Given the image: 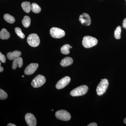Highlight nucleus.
Returning a JSON list of instances; mask_svg holds the SVG:
<instances>
[{"label":"nucleus","mask_w":126,"mask_h":126,"mask_svg":"<svg viewBox=\"0 0 126 126\" xmlns=\"http://www.w3.org/2000/svg\"><path fill=\"white\" fill-rule=\"evenodd\" d=\"M98 40L94 37L89 36H86L83 39L82 44L86 48H90L96 45Z\"/></svg>","instance_id":"obj_1"},{"label":"nucleus","mask_w":126,"mask_h":126,"mask_svg":"<svg viewBox=\"0 0 126 126\" xmlns=\"http://www.w3.org/2000/svg\"><path fill=\"white\" fill-rule=\"evenodd\" d=\"M88 90V87L86 85H82L74 89L70 93L71 96L73 97L79 96L86 94Z\"/></svg>","instance_id":"obj_2"},{"label":"nucleus","mask_w":126,"mask_h":126,"mask_svg":"<svg viewBox=\"0 0 126 126\" xmlns=\"http://www.w3.org/2000/svg\"><path fill=\"white\" fill-rule=\"evenodd\" d=\"M101 80V81L98 85L96 89L97 94L98 96H101L106 92L109 84L107 79H104Z\"/></svg>","instance_id":"obj_3"},{"label":"nucleus","mask_w":126,"mask_h":126,"mask_svg":"<svg viewBox=\"0 0 126 126\" xmlns=\"http://www.w3.org/2000/svg\"><path fill=\"white\" fill-rule=\"evenodd\" d=\"M46 82V79L45 77L41 75H38L32 80L31 85L33 87L39 88L44 85Z\"/></svg>","instance_id":"obj_4"},{"label":"nucleus","mask_w":126,"mask_h":126,"mask_svg":"<svg viewBox=\"0 0 126 126\" xmlns=\"http://www.w3.org/2000/svg\"><path fill=\"white\" fill-rule=\"evenodd\" d=\"M27 42L31 46L36 47L39 45L40 39L37 34H31L27 37Z\"/></svg>","instance_id":"obj_5"},{"label":"nucleus","mask_w":126,"mask_h":126,"mask_svg":"<svg viewBox=\"0 0 126 126\" xmlns=\"http://www.w3.org/2000/svg\"><path fill=\"white\" fill-rule=\"evenodd\" d=\"M55 115L57 119L61 121H68L71 119L70 113L66 110H59L55 113Z\"/></svg>","instance_id":"obj_6"},{"label":"nucleus","mask_w":126,"mask_h":126,"mask_svg":"<svg viewBox=\"0 0 126 126\" xmlns=\"http://www.w3.org/2000/svg\"><path fill=\"white\" fill-rule=\"evenodd\" d=\"M50 33L53 38L59 39L65 36V32L63 30L57 27H52L50 30Z\"/></svg>","instance_id":"obj_7"},{"label":"nucleus","mask_w":126,"mask_h":126,"mask_svg":"<svg viewBox=\"0 0 126 126\" xmlns=\"http://www.w3.org/2000/svg\"><path fill=\"white\" fill-rule=\"evenodd\" d=\"M70 77H64L56 83V88L58 89L63 88L69 84L70 82Z\"/></svg>","instance_id":"obj_8"},{"label":"nucleus","mask_w":126,"mask_h":126,"mask_svg":"<svg viewBox=\"0 0 126 126\" xmlns=\"http://www.w3.org/2000/svg\"><path fill=\"white\" fill-rule=\"evenodd\" d=\"M25 119L29 126H36L37 121L35 117L31 113H27L25 116Z\"/></svg>","instance_id":"obj_9"},{"label":"nucleus","mask_w":126,"mask_h":126,"mask_svg":"<svg viewBox=\"0 0 126 126\" xmlns=\"http://www.w3.org/2000/svg\"><path fill=\"white\" fill-rule=\"evenodd\" d=\"M79 21L83 25L88 26L91 23V18L87 14L83 13L81 15L79 18Z\"/></svg>","instance_id":"obj_10"},{"label":"nucleus","mask_w":126,"mask_h":126,"mask_svg":"<svg viewBox=\"0 0 126 126\" xmlns=\"http://www.w3.org/2000/svg\"><path fill=\"white\" fill-rule=\"evenodd\" d=\"M39 65L37 63H32L28 65L25 69V74L30 75L33 74L38 67Z\"/></svg>","instance_id":"obj_11"},{"label":"nucleus","mask_w":126,"mask_h":126,"mask_svg":"<svg viewBox=\"0 0 126 126\" xmlns=\"http://www.w3.org/2000/svg\"><path fill=\"white\" fill-rule=\"evenodd\" d=\"M23 59L20 56L14 60L12 63V69H15L17 66H18L19 68H21L23 66Z\"/></svg>","instance_id":"obj_12"},{"label":"nucleus","mask_w":126,"mask_h":126,"mask_svg":"<svg viewBox=\"0 0 126 126\" xmlns=\"http://www.w3.org/2000/svg\"><path fill=\"white\" fill-rule=\"evenodd\" d=\"M21 53L18 50H15L13 52H10L7 53V58L10 60H14L15 59L20 57L21 55Z\"/></svg>","instance_id":"obj_13"},{"label":"nucleus","mask_w":126,"mask_h":126,"mask_svg":"<svg viewBox=\"0 0 126 126\" xmlns=\"http://www.w3.org/2000/svg\"><path fill=\"white\" fill-rule=\"evenodd\" d=\"M73 62V60L72 58L69 57H66L61 60L60 64L63 67H67L72 65Z\"/></svg>","instance_id":"obj_14"},{"label":"nucleus","mask_w":126,"mask_h":126,"mask_svg":"<svg viewBox=\"0 0 126 126\" xmlns=\"http://www.w3.org/2000/svg\"><path fill=\"white\" fill-rule=\"evenodd\" d=\"M21 7L23 10L27 13H29L31 10V4L29 1H25L21 4Z\"/></svg>","instance_id":"obj_15"},{"label":"nucleus","mask_w":126,"mask_h":126,"mask_svg":"<svg viewBox=\"0 0 126 126\" xmlns=\"http://www.w3.org/2000/svg\"><path fill=\"white\" fill-rule=\"evenodd\" d=\"M10 34L8 31L5 29H3L0 32V38L2 40H6L9 38Z\"/></svg>","instance_id":"obj_16"},{"label":"nucleus","mask_w":126,"mask_h":126,"mask_svg":"<svg viewBox=\"0 0 126 126\" xmlns=\"http://www.w3.org/2000/svg\"><path fill=\"white\" fill-rule=\"evenodd\" d=\"M4 18L6 21L10 24H13L15 21V19L14 16L9 14H6L4 15Z\"/></svg>","instance_id":"obj_17"},{"label":"nucleus","mask_w":126,"mask_h":126,"mask_svg":"<svg viewBox=\"0 0 126 126\" xmlns=\"http://www.w3.org/2000/svg\"><path fill=\"white\" fill-rule=\"evenodd\" d=\"M22 23L25 27L27 28L29 27L31 24V19L29 16H25L22 20Z\"/></svg>","instance_id":"obj_18"},{"label":"nucleus","mask_w":126,"mask_h":126,"mask_svg":"<svg viewBox=\"0 0 126 126\" xmlns=\"http://www.w3.org/2000/svg\"><path fill=\"white\" fill-rule=\"evenodd\" d=\"M31 10L35 14H38L41 11V8L36 3H33L31 4Z\"/></svg>","instance_id":"obj_19"},{"label":"nucleus","mask_w":126,"mask_h":126,"mask_svg":"<svg viewBox=\"0 0 126 126\" xmlns=\"http://www.w3.org/2000/svg\"><path fill=\"white\" fill-rule=\"evenodd\" d=\"M70 48V46L69 45L66 44L63 46L61 47V51L63 54L67 55L70 53L69 49Z\"/></svg>","instance_id":"obj_20"},{"label":"nucleus","mask_w":126,"mask_h":126,"mask_svg":"<svg viewBox=\"0 0 126 126\" xmlns=\"http://www.w3.org/2000/svg\"><path fill=\"white\" fill-rule=\"evenodd\" d=\"M121 28L120 26H118L115 30L114 32V36L117 39H119L121 38Z\"/></svg>","instance_id":"obj_21"},{"label":"nucleus","mask_w":126,"mask_h":126,"mask_svg":"<svg viewBox=\"0 0 126 126\" xmlns=\"http://www.w3.org/2000/svg\"><path fill=\"white\" fill-rule=\"evenodd\" d=\"M15 31L18 36L21 39H24L25 37L24 34L22 32L21 29L19 27H16L15 29Z\"/></svg>","instance_id":"obj_22"},{"label":"nucleus","mask_w":126,"mask_h":126,"mask_svg":"<svg viewBox=\"0 0 126 126\" xmlns=\"http://www.w3.org/2000/svg\"><path fill=\"white\" fill-rule=\"evenodd\" d=\"M7 97V94L4 90L0 89V99L1 100H4L6 99Z\"/></svg>","instance_id":"obj_23"},{"label":"nucleus","mask_w":126,"mask_h":126,"mask_svg":"<svg viewBox=\"0 0 126 126\" xmlns=\"http://www.w3.org/2000/svg\"><path fill=\"white\" fill-rule=\"evenodd\" d=\"M0 60L2 63H4L6 61V58L4 55L2 54L1 52H0Z\"/></svg>","instance_id":"obj_24"},{"label":"nucleus","mask_w":126,"mask_h":126,"mask_svg":"<svg viewBox=\"0 0 126 126\" xmlns=\"http://www.w3.org/2000/svg\"><path fill=\"white\" fill-rule=\"evenodd\" d=\"M123 27L126 29V18H125L123 20Z\"/></svg>","instance_id":"obj_25"},{"label":"nucleus","mask_w":126,"mask_h":126,"mask_svg":"<svg viewBox=\"0 0 126 126\" xmlns=\"http://www.w3.org/2000/svg\"><path fill=\"white\" fill-rule=\"evenodd\" d=\"M97 125L96 123H90V124H88V126H97Z\"/></svg>","instance_id":"obj_26"},{"label":"nucleus","mask_w":126,"mask_h":126,"mask_svg":"<svg viewBox=\"0 0 126 126\" xmlns=\"http://www.w3.org/2000/svg\"><path fill=\"white\" fill-rule=\"evenodd\" d=\"M1 63H0V72H2L4 70V68L1 66Z\"/></svg>","instance_id":"obj_27"},{"label":"nucleus","mask_w":126,"mask_h":126,"mask_svg":"<svg viewBox=\"0 0 126 126\" xmlns=\"http://www.w3.org/2000/svg\"><path fill=\"white\" fill-rule=\"evenodd\" d=\"M7 126H16L15 124H12V123H9L8 125H7Z\"/></svg>","instance_id":"obj_28"},{"label":"nucleus","mask_w":126,"mask_h":126,"mask_svg":"<svg viewBox=\"0 0 126 126\" xmlns=\"http://www.w3.org/2000/svg\"><path fill=\"white\" fill-rule=\"evenodd\" d=\"M124 123H125V124H126V118H125V119H124Z\"/></svg>","instance_id":"obj_29"},{"label":"nucleus","mask_w":126,"mask_h":126,"mask_svg":"<svg viewBox=\"0 0 126 126\" xmlns=\"http://www.w3.org/2000/svg\"><path fill=\"white\" fill-rule=\"evenodd\" d=\"M70 48H72V46H70Z\"/></svg>","instance_id":"obj_30"},{"label":"nucleus","mask_w":126,"mask_h":126,"mask_svg":"<svg viewBox=\"0 0 126 126\" xmlns=\"http://www.w3.org/2000/svg\"><path fill=\"white\" fill-rule=\"evenodd\" d=\"M22 77H23H23H24V75H23V76H22Z\"/></svg>","instance_id":"obj_31"},{"label":"nucleus","mask_w":126,"mask_h":126,"mask_svg":"<svg viewBox=\"0 0 126 126\" xmlns=\"http://www.w3.org/2000/svg\"><path fill=\"white\" fill-rule=\"evenodd\" d=\"M52 111H53V110H52Z\"/></svg>","instance_id":"obj_32"},{"label":"nucleus","mask_w":126,"mask_h":126,"mask_svg":"<svg viewBox=\"0 0 126 126\" xmlns=\"http://www.w3.org/2000/svg\"></svg>","instance_id":"obj_33"}]
</instances>
